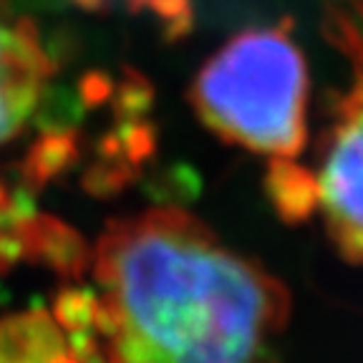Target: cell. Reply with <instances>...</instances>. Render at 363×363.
Listing matches in <instances>:
<instances>
[{
  "mask_svg": "<svg viewBox=\"0 0 363 363\" xmlns=\"http://www.w3.org/2000/svg\"><path fill=\"white\" fill-rule=\"evenodd\" d=\"M84 325L99 363H283L290 290L179 207L104 227Z\"/></svg>",
  "mask_w": 363,
  "mask_h": 363,
  "instance_id": "1",
  "label": "cell"
},
{
  "mask_svg": "<svg viewBox=\"0 0 363 363\" xmlns=\"http://www.w3.org/2000/svg\"><path fill=\"white\" fill-rule=\"evenodd\" d=\"M192 106L222 142L295 169L306 149L308 68L285 26L250 28L199 68Z\"/></svg>",
  "mask_w": 363,
  "mask_h": 363,
  "instance_id": "2",
  "label": "cell"
},
{
  "mask_svg": "<svg viewBox=\"0 0 363 363\" xmlns=\"http://www.w3.org/2000/svg\"><path fill=\"white\" fill-rule=\"evenodd\" d=\"M301 179L298 210L318 212L340 255L363 265V68L340 104L315 169L301 172Z\"/></svg>",
  "mask_w": 363,
  "mask_h": 363,
  "instance_id": "3",
  "label": "cell"
},
{
  "mask_svg": "<svg viewBox=\"0 0 363 363\" xmlns=\"http://www.w3.org/2000/svg\"><path fill=\"white\" fill-rule=\"evenodd\" d=\"M53 74L38 28L28 18L0 11V144L26 129Z\"/></svg>",
  "mask_w": 363,
  "mask_h": 363,
  "instance_id": "4",
  "label": "cell"
},
{
  "mask_svg": "<svg viewBox=\"0 0 363 363\" xmlns=\"http://www.w3.org/2000/svg\"><path fill=\"white\" fill-rule=\"evenodd\" d=\"M81 6H86V8H99V6H104L106 0H79Z\"/></svg>",
  "mask_w": 363,
  "mask_h": 363,
  "instance_id": "5",
  "label": "cell"
}]
</instances>
